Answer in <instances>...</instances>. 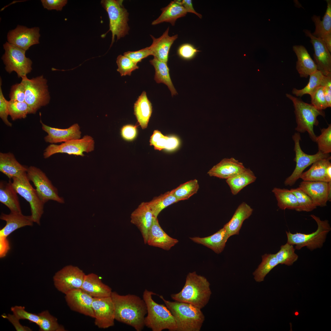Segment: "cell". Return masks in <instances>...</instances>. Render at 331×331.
<instances>
[{
	"label": "cell",
	"mask_w": 331,
	"mask_h": 331,
	"mask_svg": "<svg viewBox=\"0 0 331 331\" xmlns=\"http://www.w3.org/2000/svg\"><path fill=\"white\" fill-rule=\"evenodd\" d=\"M40 122L43 130L48 134L44 137L46 142L54 144L81 138V132L78 124H75L67 128L60 129L48 126L41 120Z\"/></svg>",
	"instance_id": "cell-21"
},
{
	"label": "cell",
	"mask_w": 331,
	"mask_h": 331,
	"mask_svg": "<svg viewBox=\"0 0 331 331\" xmlns=\"http://www.w3.org/2000/svg\"><path fill=\"white\" fill-rule=\"evenodd\" d=\"M28 169L20 163L12 153H0V171L10 180L27 172Z\"/></svg>",
	"instance_id": "cell-29"
},
{
	"label": "cell",
	"mask_w": 331,
	"mask_h": 331,
	"mask_svg": "<svg viewBox=\"0 0 331 331\" xmlns=\"http://www.w3.org/2000/svg\"><path fill=\"white\" fill-rule=\"evenodd\" d=\"M293 245L287 243L282 245L279 251L275 254L279 264L287 266L292 265L298 258V256L295 253Z\"/></svg>",
	"instance_id": "cell-43"
},
{
	"label": "cell",
	"mask_w": 331,
	"mask_h": 331,
	"mask_svg": "<svg viewBox=\"0 0 331 331\" xmlns=\"http://www.w3.org/2000/svg\"><path fill=\"white\" fill-rule=\"evenodd\" d=\"M95 142L90 136L86 135L82 138L70 140L60 145L51 144L44 150L43 156L47 158L59 153L84 156V152L89 153L94 150Z\"/></svg>",
	"instance_id": "cell-13"
},
{
	"label": "cell",
	"mask_w": 331,
	"mask_h": 331,
	"mask_svg": "<svg viewBox=\"0 0 331 331\" xmlns=\"http://www.w3.org/2000/svg\"><path fill=\"white\" fill-rule=\"evenodd\" d=\"M11 310L13 314L19 320H26L31 322L35 323L39 326L40 317L38 314L28 312L25 310L24 306H15L12 307Z\"/></svg>",
	"instance_id": "cell-49"
},
{
	"label": "cell",
	"mask_w": 331,
	"mask_h": 331,
	"mask_svg": "<svg viewBox=\"0 0 331 331\" xmlns=\"http://www.w3.org/2000/svg\"><path fill=\"white\" fill-rule=\"evenodd\" d=\"M67 305L72 310L94 318L92 308L93 298L81 289L71 290L65 294Z\"/></svg>",
	"instance_id": "cell-19"
},
{
	"label": "cell",
	"mask_w": 331,
	"mask_h": 331,
	"mask_svg": "<svg viewBox=\"0 0 331 331\" xmlns=\"http://www.w3.org/2000/svg\"><path fill=\"white\" fill-rule=\"evenodd\" d=\"M179 141L178 138L175 136L169 137L165 149L168 150H172L176 149L179 146Z\"/></svg>",
	"instance_id": "cell-62"
},
{
	"label": "cell",
	"mask_w": 331,
	"mask_h": 331,
	"mask_svg": "<svg viewBox=\"0 0 331 331\" xmlns=\"http://www.w3.org/2000/svg\"><path fill=\"white\" fill-rule=\"evenodd\" d=\"M211 294L208 281L194 271L188 273L181 291L171 297L175 301L189 303L201 309L208 302Z\"/></svg>",
	"instance_id": "cell-2"
},
{
	"label": "cell",
	"mask_w": 331,
	"mask_h": 331,
	"mask_svg": "<svg viewBox=\"0 0 331 331\" xmlns=\"http://www.w3.org/2000/svg\"><path fill=\"white\" fill-rule=\"evenodd\" d=\"M292 138L295 143V157L294 161L296 162V166L291 175L285 179L284 184L286 186L294 185L300 178L305 169L317 161L330 156L329 154H324L319 151L313 155L307 154L302 150L300 147V141L301 137L299 133H295Z\"/></svg>",
	"instance_id": "cell-11"
},
{
	"label": "cell",
	"mask_w": 331,
	"mask_h": 331,
	"mask_svg": "<svg viewBox=\"0 0 331 331\" xmlns=\"http://www.w3.org/2000/svg\"><path fill=\"white\" fill-rule=\"evenodd\" d=\"M44 8L48 10H56L61 11L67 3V0H41Z\"/></svg>",
	"instance_id": "cell-56"
},
{
	"label": "cell",
	"mask_w": 331,
	"mask_h": 331,
	"mask_svg": "<svg viewBox=\"0 0 331 331\" xmlns=\"http://www.w3.org/2000/svg\"><path fill=\"white\" fill-rule=\"evenodd\" d=\"M262 258L261 262L253 273L255 280L258 282L264 281L267 275L279 264L275 254H265Z\"/></svg>",
	"instance_id": "cell-40"
},
{
	"label": "cell",
	"mask_w": 331,
	"mask_h": 331,
	"mask_svg": "<svg viewBox=\"0 0 331 331\" xmlns=\"http://www.w3.org/2000/svg\"><path fill=\"white\" fill-rule=\"evenodd\" d=\"M162 13L159 17L153 21L151 24L157 25L164 22H169L174 26L176 20L184 17L187 12L181 4L180 0L171 1L167 6L161 9Z\"/></svg>",
	"instance_id": "cell-32"
},
{
	"label": "cell",
	"mask_w": 331,
	"mask_h": 331,
	"mask_svg": "<svg viewBox=\"0 0 331 331\" xmlns=\"http://www.w3.org/2000/svg\"><path fill=\"white\" fill-rule=\"evenodd\" d=\"M28 177L32 182L40 199L45 204L49 200L60 203H64L63 198L58 195L57 188L52 184L45 173L39 168L31 166L27 172Z\"/></svg>",
	"instance_id": "cell-12"
},
{
	"label": "cell",
	"mask_w": 331,
	"mask_h": 331,
	"mask_svg": "<svg viewBox=\"0 0 331 331\" xmlns=\"http://www.w3.org/2000/svg\"><path fill=\"white\" fill-rule=\"evenodd\" d=\"M134 111L142 128H146L152 112V106L145 91L143 92L135 103Z\"/></svg>",
	"instance_id": "cell-35"
},
{
	"label": "cell",
	"mask_w": 331,
	"mask_h": 331,
	"mask_svg": "<svg viewBox=\"0 0 331 331\" xmlns=\"http://www.w3.org/2000/svg\"><path fill=\"white\" fill-rule=\"evenodd\" d=\"M331 156L318 160L314 162L309 170L303 172L300 178L303 181H307L331 182V180L327 177L326 169L331 164Z\"/></svg>",
	"instance_id": "cell-30"
},
{
	"label": "cell",
	"mask_w": 331,
	"mask_h": 331,
	"mask_svg": "<svg viewBox=\"0 0 331 331\" xmlns=\"http://www.w3.org/2000/svg\"><path fill=\"white\" fill-rule=\"evenodd\" d=\"M2 317L7 319L12 323L17 331H29L31 329L29 327L22 326L19 323V320L17 319L13 314L2 315Z\"/></svg>",
	"instance_id": "cell-59"
},
{
	"label": "cell",
	"mask_w": 331,
	"mask_h": 331,
	"mask_svg": "<svg viewBox=\"0 0 331 331\" xmlns=\"http://www.w3.org/2000/svg\"><path fill=\"white\" fill-rule=\"evenodd\" d=\"M309 81L306 86L302 89H298L294 88L292 93L297 97H301L305 94L311 95L320 86L324 76L322 73L318 70L309 75Z\"/></svg>",
	"instance_id": "cell-41"
},
{
	"label": "cell",
	"mask_w": 331,
	"mask_h": 331,
	"mask_svg": "<svg viewBox=\"0 0 331 331\" xmlns=\"http://www.w3.org/2000/svg\"><path fill=\"white\" fill-rule=\"evenodd\" d=\"M199 188L196 179L191 180L174 189V195L178 201L187 200L197 192Z\"/></svg>",
	"instance_id": "cell-42"
},
{
	"label": "cell",
	"mask_w": 331,
	"mask_h": 331,
	"mask_svg": "<svg viewBox=\"0 0 331 331\" xmlns=\"http://www.w3.org/2000/svg\"><path fill=\"white\" fill-rule=\"evenodd\" d=\"M286 96L292 101L295 109L297 124L295 130L299 133L307 132L311 139L315 142L317 136L314 133V127L318 124V116L325 117V112L290 94L286 93Z\"/></svg>",
	"instance_id": "cell-5"
},
{
	"label": "cell",
	"mask_w": 331,
	"mask_h": 331,
	"mask_svg": "<svg viewBox=\"0 0 331 331\" xmlns=\"http://www.w3.org/2000/svg\"><path fill=\"white\" fill-rule=\"evenodd\" d=\"M92 306L95 325L99 328L105 329L114 325L115 311L111 296L93 298Z\"/></svg>",
	"instance_id": "cell-15"
},
{
	"label": "cell",
	"mask_w": 331,
	"mask_h": 331,
	"mask_svg": "<svg viewBox=\"0 0 331 331\" xmlns=\"http://www.w3.org/2000/svg\"><path fill=\"white\" fill-rule=\"evenodd\" d=\"M81 289L93 298L111 296L112 292L111 288L93 273L86 275Z\"/></svg>",
	"instance_id": "cell-26"
},
{
	"label": "cell",
	"mask_w": 331,
	"mask_h": 331,
	"mask_svg": "<svg viewBox=\"0 0 331 331\" xmlns=\"http://www.w3.org/2000/svg\"><path fill=\"white\" fill-rule=\"evenodd\" d=\"M257 177L253 172L249 168L245 169L237 174L226 179L232 193L236 195L248 185L256 180Z\"/></svg>",
	"instance_id": "cell-36"
},
{
	"label": "cell",
	"mask_w": 331,
	"mask_h": 331,
	"mask_svg": "<svg viewBox=\"0 0 331 331\" xmlns=\"http://www.w3.org/2000/svg\"><path fill=\"white\" fill-rule=\"evenodd\" d=\"M10 249L9 241L7 238L0 237V257H5Z\"/></svg>",
	"instance_id": "cell-60"
},
{
	"label": "cell",
	"mask_w": 331,
	"mask_h": 331,
	"mask_svg": "<svg viewBox=\"0 0 331 331\" xmlns=\"http://www.w3.org/2000/svg\"><path fill=\"white\" fill-rule=\"evenodd\" d=\"M277 201V205L282 210H295L298 206L297 198L290 190L286 188H274L272 190Z\"/></svg>",
	"instance_id": "cell-38"
},
{
	"label": "cell",
	"mask_w": 331,
	"mask_h": 331,
	"mask_svg": "<svg viewBox=\"0 0 331 331\" xmlns=\"http://www.w3.org/2000/svg\"><path fill=\"white\" fill-rule=\"evenodd\" d=\"M253 210L250 206L244 202L239 205L231 219L223 226L229 237L239 234L243 222L251 216Z\"/></svg>",
	"instance_id": "cell-28"
},
{
	"label": "cell",
	"mask_w": 331,
	"mask_h": 331,
	"mask_svg": "<svg viewBox=\"0 0 331 331\" xmlns=\"http://www.w3.org/2000/svg\"><path fill=\"white\" fill-rule=\"evenodd\" d=\"M8 107L9 115L13 120L25 118L28 114L32 113L31 108L25 101L10 100L8 101Z\"/></svg>",
	"instance_id": "cell-45"
},
{
	"label": "cell",
	"mask_w": 331,
	"mask_h": 331,
	"mask_svg": "<svg viewBox=\"0 0 331 331\" xmlns=\"http://www.w3.org/2000/svg\"><path fill=\"white\" fill-rule=\"evenodd\" d=\"M5 52L2 59L6 71L10 73L14 71L18 78L26 76L32 70V62L26 57V51L6 42L3 44Z\"/></svg>",
	"instance_id": "cell-10"
},
{
	"label": "cell",
	"mask_w": 331,
	"mask_h": 331,
	"mask_svg": "<svg viewBox=\"0 0 331 331\" xmlns=\"http://www.w3.org/2000/svg\"><path fill=\"white\" fill-rule=\"evenodd\" d=\"M17 192L10 180L8 182H0V202L5 205L13 213H21V210Z\"/></svg>",
	"instance_id": "cell-31"
},
{
	"label": "cell",
	"mask_w": 331,
	"mask_h": 331,
	"mask_svg": "<svg viewBox=\"0 0 331 331\" xmlns=\"http://www.w3.org/2000/svg\"><path fill=\"white\" fill-rule=\"evenodd\" d=\"M199 51L192 44L185 43L179 46L177 50V53L178 56L182 59L189 60L194 58Z\"/></svg>",
	"instance_id": "cell-51"
},
{
	"label": "cell",
	"mask_w": 331,
	"mask_h": 331,
	"mask_svg": "<svg viewBox=\"0 0 331 331\" xmlns=\"http://www.w3.org/2000/svg\"><path fill=\"white\" fill-rule=\"evenodd\" d=\"M169 30V27H168L162 35L158 38H155L150 35L153 42L149 46L152 55L154 57L167 63L170 48L178 37L177 34L170 36L168 34Z\"/></svg>",
	"instance_id": "cell-24"
},
{
	"label": "cell",
	"mask_w": 331,
	"mask_h": 331,
	"mask_svg": "<svg viewBox=\"0 0 331 331\" xmlns=\"http://www.w3.org/2000/svg\"><path fill=\"white\" fill-rule=\"evenodd\" d=\"M229 236L225 228L220 229L213 234L205 237H195L190 238L193 242L204 245L217 254L223 250Z\"/></svg>",
	"instance_id": "cell-33"
},
{
	"label": "cell",
	"mask_w": 331,
	"mask_h": 331,
	"mask_svg": "<svg viewBox=\"0 0 331 331\" xmlns=\"http://www.w3.org/2000/svg\"><path fill=\"white\" fill-rule=\"evenodd\" d=\"M290 190L297 199L298 205L296 211L310 212L317 208L310 197L299 187Z\"/></svg>",
	"instance_id": "cell-46"
},
{
	"label": "cell",
	"mask_w": 331,
	"mask_h": 331,
	"mask_svg": "<svg viewBox=\"0 0 331 331\" xmlns=\"http://www.w3.org/2000/svg\"><path fill=\"white\" fill-rule=\"evenodd\" d=\"M9 97L11 100L20 102L25 101V88L21 82L16 84L12 86Z\"/></svg>",
	"instance_id": "cell-54"
},
{
	"label": "cell",
	"mask_w": 331,
	"mask_h": 331,
	"mask_svg": "<svg viewBox=\"0 0 331 331\" xmlns=\"http://www.w3.org/2000/svg\"><path fill=\"white\" fill-rule=\"evenodd\" d=\"M40 322L39 327L40 331H65V329L59 325L57 319L51 315L48 310L39 313Z\"/></svg>",
	"instance_id": "cell-44"
},
{
	"label": "cell",
	"mask_w": 331,
	"mask_h": 331,
	"mask_svg": "<svg viewBox=\"0 0 331 331\" xmlns=\"http://www.w3.org/2000/svg\"><path fill=\"white\" fill-rule=\"evenodd\" d=\"M122 0H102L101 4L108 13L109 20V29L112 33L110 47L114 41L115 36L117 40L124 37L128 33L130 28L128 22L129 13L123 5Z\"/></svg>",
	"instance_id": "cell-7"
},
{
	"label": "cell",
	"mask_w": 331,
	"mask_h": 331,
	"mask_svg": "<svg viewBox=\"0 0 331 331\" xmlns=\"http://www.w3.org/2000/svg\"><path fill=\"white\" fill-rule=\"evenodd\" d=\"M116 63L118 67L117 71L120 72L121 76H130L132 71L139 68L137 64L124 55L118 56Z\"/></svg>",
	"instance_id": "cell-48"
},
{
	"label": "cell",
	"mask_w": 331,
	"mask_h": 331,
	"mask_svg": "<svg viewBox=\"0 0 331 331\" xmlns=\"http://www.w3.org/2000/svg\"><path fill=\"white\" fill-rule=\"evenodd\" d=\"M311 104L316 108L322 110L329 107L324 94L323 87L320 86L310 96Z\"/></svg>",
	"instance_id": "cell-50"
},
{
	"label": "cell",
	"mask_w": 331,
	"mask_h": 331,
	"mask_svg": "<svg viewBox=\"0 0 331 331\" xmlns=\"http://www.w3.org/2000/svg\"><path fill=\"white\" fill-rule=\"evenodd\" d=\"M173 315L176 325V331H200L205 320L201 309L191 304L165 299L160 295Z\"/></svg>",
	"instance_id": "cell-3"
},
{
	"label": "cell",
	"mask_w": 331,
	"mask_h": 331,
	"mask_svg": "<svg viewBox=\"0 0 331 331\" xmlns=\"http://www.w3.org/2000/svg\"><path fill=\"white\" fill-rule=\"evenodd\" d=\"M180 3L185 9L187 13L189 12L194 13L196 15L200 18H202V15L197 12L193 8L192 0H180Z\"/></svg>",
	"instance_id": "cell-61"
},
{
	"label": "cell",
	"mask_w": 331,
	"mask_h": 331,
	"mask_svg": "<svg viewBox=\"0 0 331 331\" xmlns=\"http://www.w3.org/2000/svg\"><path fill=\"white\" fill-rule=\"evenodd\" d=\"M21 78V82L25 88V102L30 107L32 113H35L41 107L49 102L50 96L47 80L42 75L31 79L26 76Z\"/></svg>",
	"instance_id": "cell-8"
},
{
	"label": "cell",
	"mask_w": 331,
	"mask_h": 331,
	"mask_svg": "<svg viewBox=\"0 0 331 331\" xmlns=\"http://www.w3.org/2000/svg\"><path fill=\"white\" fill-rule=\"evenodd\" d=\"M293 50L297 57L296 68L300 77L306 78L317 70L314 61L304 46L295 45Z\"/></svg>",
	"instance_id": "cell-27"
},
{
	"label": "cell",
	"mask_w": 331,
	"mask_h": 331,
	"mask_svg": "<svg viewBox=\"0 0 331 331\" xmlns=\"http://www.w3.org/2000/svg\"><path fill=\"white\" fill-rule=\"evenodd\" d=\"M243 163L233 158L223 159L214 166L207 172L211 177L227 179L244 170Z\"/></svg>",
	"instance_id": "cell-23"
},
{
	"label": "cell",
	"mask_w": 331,
	"mask_h": 331,
	"mask_svg": "<svg viewBox=\"0 0 331 331\" xmlns=\"http://www.w3.org/2000/svg\"><path fill=\"white\" fill-rule=\"evenodd\" d=\"M39 31L38 27L28 28L18 25L8 32L7 42L26 51L32 46L39 43Z\"/></svg>",
	"instance_id": "cell-16"
},
{
	"label": "cell",
	"mask_w": 331,
	"mask_h": 331,
	"mask_svg": "<svg viewBox=\"0 0 331 331\" xmlns=\"http://www.w3.org/2000/svg\"><path fill=\"white\" fill-rule=\"evenodd\" d=\"M327 6L325 14L321 20L320 16L313 15L312 19L315 25V30L312 34L323 40L331 36V0H326Z\"/></svg>",
	"instance_id": "cell-34"
},
{
	"label": "cell",
	"mask_w": 331,
	"mask_h": 331,
	"mask_svg": "<svg viewBox=\"0 0 331 331\" xmlns=\"http://www.w3.org/2000/svg\"><path fill=\"white\" fill-rule=\"evenodd\" d=\"M306 36L309 37L314 51V62L317 70L325 76L331 75V55L325 44L321 39L313 36L311 31L303 30Z\"/></svg>",
	"instance_id": "cell-17"
},
{
	"label": "cell",
	"mask_w": 331,
	"mask_h": 331,
	"mask_svg": "<svg viewBox=\"0 0 331 331\" xmlns=\"http://www.w3.org/2000/svg\"><path fill=\"white\" fill-rule=\"evenodd\" d=\"M173 192L174 189L155 197L150 201L146 202L155 218H157L164 209L178 201Z\"/></svg>",
	"instance_id": "cell-39"
},
{
	"label": "cell",
	"mask_w": 331,
	"mask_h": 331,
	"mask_svg": "<svg viewBox=\"0 0 331 331\" xmlns=\"http://www.w3.org/2000/svg\"><path fill=\"white\" fill-rule=\"evenodd\" d=\"M299 187L310 197L317 207L325 206L330 201L331 182L303 181Z\"/></svg>",
	"instance_id": "cell-18"
},
{
	"label": "cell",
	"mask_w": 331,
	"mask_h": 331,
	"mask_svg": "<svg viewBox=\"0 0 331 331\" xmlns=\"http://www.w3.org/2000/svg\"><path fill=\"white\" fill-rule=\"evenodd\" d=\"M326 172L327 177L331 180V164L329 165L327 168Z\"/></svg>",
	"instance_id": "cell-63"
},
{
	"label": "cell",
	"mask_w": 331,
	"mask_h": 331,
	"mask_svg": "<svg viewBox=\"0 0 331 331\" xmlns=\"http://www.w3.org/2000/svg\"><path fill=\"white\" fill-rule=\"evenodd\" d=\"M156 295L146 289L143 292V299L147 309V315L144 320L145 326L152 331H162L166 329L176 331V322L170 310L166 306L158 304L153 299V295Z\"/></svg>",
	"instance_id": "cell-4"
},
{
	"label": "cell",
	"mask_w": 331,
	"mask_h": 331,
	"mask_svg": "<svg viewBox=\"0 0 331 331\" xmlns=\"http://www.w3.org/2000/svg\"><path fill=\"white\" fill-rule=\"evenodd\" d=\"M155 218L146 202L141 203L131 214V222L139 230L145 244Z\"/></svg>",
	"instance_id": "cell-20"
},
{
	"label": "cell",
	"mask_w": 331,
	"mask_h": 331,
	"mask_svg": "<svg viewBox=\"0 0 331 331\" xmlns=\"http://www.w3.org/2000/svg\"><path fill=\"white\" fill-rule=\"evenodd\" d=\"M0 219L6 222L5 226L0 230V237L7 238L16 230L26 226H32L34 223L31 215H25L22 213H2Z\"/></svg>",
	"instance_id": "cell-25"
},
{
	"label": "cell",
	"mask_w": 331,
	"mask_h": 331,
	"mask_svg": "<svg viewBox=\"0 0 331 331\" xmlns=\"http://www.w3.org/2000/svg\"><path fill=\"white\" fill-rule=\"evenodd\" d=\"M169 138L163 135L160 131L155 130L150 137V145H153L155 150H160L165 149Z\"/></svg>",
	"instance_id": "cell-52"
},
{
	"label": "cell",
	"mask_w": 331,
	"mask_h": 331,
	"mask_svg": "<svg viewBox=\"0 0 331 331\" xmlns=\"http://www.w3.org/2000/svg\"><path fill=\"white\" fill-rule=\"evenodd\" d=\"M149 62L155 69L154 79L156 82L163 83L166 85L170 90L172 96L177 94L170 78L167 63L161 61L154 57Z\"/></svg>",
	"instance_id": "cell-37"
},
{
	"label": "cell",
	"mask_w": 331,
	"mask_h": 331,
	"mask_svg": "<svg viewBox=\"0 0 331 331\" xmlns=\"http://www.w3.org/2000/svg\"><path fill=\"white\" fill-rule=\"evenodd\" d=\"M179 241L168 235L160 226L157 218H155L150 229L147 241L149 245L169 250Z\"/></svg>",
	"instance_id": "cell-22"
},
{
	"label": "cell",
	"mask_w": 331,
	"mask_h": 331,
	"mask_svg": "<svg viewBox=\"0 0 331 331\" xmlns=\"http://www.w3.org/2000/svg\"><path fill=\"white\" fill-rule=\"evenodd\" d=\"M12 184L17 192L29 204L33 222L40 225V220L44 212L45 204L39 196L36 189L30 183L27 174L24 173L13 178Z\"/></svg>",
	"instance_id": "cell-9"
},
{
	"label": "cell",
	"mask_w": 331,
	"mask_h": 331,
	"mask_svg": "<svg viewBox=\"0 0 331 331\" xmlns=\"http://www.w3.org/2000/svg\"><path fill=\"white\" fill-rule=\"evenodd\" d=\"M310 216L316 222L318 228L315 232L310 234L297 232L292 234L286 231L287 237V243L295 245V249L300 250L306 246L311 251L320 248L325 242L327 235L331 230V227L327 220H321L314 215Z\"/></svg>",
	"instance_id": "cell-6"
},
{
	"label": "cell",
	"mask_w": 331,
	"mask_h": 331,
	"mask_svg": "<svg viewBox=\"0 0 331 331\" xmlns=\"http://www.w3.org/2000/svg\"><path fill=\"white\" fill-rule=\"evenodd\" d=\"M115 319L141 331L145 326L144 320L147 313V307L143 299L133 294L125 295L112 291Z\"/></svg>",
	"instance_id": "cell-1"
},
{
	"label": "cell",
	"mask_w": 331,
	"mask_h": 331,
	"mask_svg": "<svg viewBox=\"0 0 331 331\" xmlns=\"http://www.w3.org/2000/svg\"><path fill=\"white\" fill-rule=\"evenodd\" d=\"M124 55L127 57L136 64L142 59L150 55H152L150 48L147 47L141 50L134 51H128L124 52Z\"/></svg>",
	"instance_id": "cell-53"
},
{
	"label": "cell",
	"mask_w": 331,
	"mask_h": 331,
	"mask_svg": "<svg viewBox=\"0 0 331 331\" xmlns=\"http://www.w3.org/2000/svg\"><path fill=\"white\" fill-rule=\"evenodd\" d=\"M321 134L317 136V143L318 151L324 154H329L331 152V125L326 128L321 130Z\"/></svg>",
	"instance_id": "cell-47"
},
{
	"label": "cell",
	"mask_w": 331,
	"mask_h": 331,
	"mask_svg": "<svg viewBox=\"0 0 331 331\" xmlns=\"http://www.w3.org/2000/svg\"><path fill=\"white\" fill-rule=\"evenodd\" d=\"M321 86L323 87L325 98L328 107H331V75L324 76Z\"/></svg>",
	"instance_id": "cell-57"
},
{
	"label": "cell",
	"mask_w": 331,
	"mask_h": 331,
	"mask_svg": "<svg viewBox=\"0 0 331 331\" xmlns=\"http://www.w3.org/2000/svg\"><path fill=\"white\" fill-rule=\"evenodd\" d=\"M0 83V117L6 125L11 127L12 124L8 119V116L9 115L8 107V101L5 98L2 93L1 86V79Z\"/></svg>",
	"instance_id": "cell-55"
},
{
	"label": "cell",
	"mask_w": 331,
	"mask_h": 331,
	"mask_svg": "<svg viewBox=\"0 0 331 331\" xmlns=\"http://www.w3.org/2000/svg\"><path fill=\"white\" fill-rule=\"evenodd\" d=\"M85 275L78 267L67 265L55 273L54 284L58 291L65 295L71 290L81 289Z\"/></svg>",
	"instance_id": "cell-14"
},
{
	"label": "cell",
	"mask_w": 331,
	"mask_h": 331,
	"mask_svg": "<svg viewBox=\"0 0 331 331\" xmlns=\"http://www.w3.org/2000/svg\"><path fill=\"white\" fill-rule=\"evenodd\" d=\"M137 131L136 127L131 125H126L123 127L121 130L122 137L127 140H132L136 136Z\"/></svg>",
	"instance_id": "cell-58"
}]
</instances>
